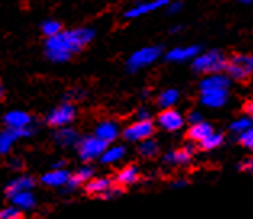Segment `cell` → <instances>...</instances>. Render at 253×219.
<instances>
[{
    "label": "cell",
    "mask_w": 253,
    "mask_h": 219,
    "mask_svg": "<svg viewBox=\"0 0 253 219\" xmlns=\"http://www.w3.org/2000/svg\"><path fill=\"white\" fill-rule=\"evenodd\" d=\"M8 166L13 169V171H20V169H23V160L21 158H10Z\"/></svg>",
    "instance_id": "cell-36"
},
{
    "label": "cell",
    "mask_w": 253,
    "mask_h": 219,
    "mask_svg": "<svg viewBox=\"0 0 253 219\" xmlns=\"http://www.w3.org/2000/svg\"><path fill=\"white\" fill-rule=\"evenodd\" d=\"M123 193H125V190H123V187H120V185H112L108 188V190H105L102 195H100V198L102 200H115V198H118V197H121Z\"/></svg>",
    "instance_id": "cell-32"
},
{
    "label": "cell",
    "mask_w": 253,
    "mask_h": 219,
    "mask_svg": "<svg viewBox=\"0 0 253 219\" xmlns=\"http://www.w3.org/2000/svg\"><path fill=\"white\" fill-rule=\"evenodd\" d=\"M34 185H36V179L33 176H28V174L16 176L15 179H11L8 184L5 185V195H7V198H10L20 192L33 190Z\"/></svg>",
    "instance_id": "cell-13"
},
{
    "label": "cell",
    "mask_w": 253,
    "mask_h": 219,
    "mask_svg": "<svg viewBox=\"0 0 253 219\" xmlns=\"http://www.w3.org/2000/svg\"><path fill=\"white\" fill-rule=\"evenodd\" d=\"M140 179V169L135 164H129V166L123 168L121 171L116 174V185L120 187H127V185H134L135 182H139Z\"/></svg>",
    "instance_id": "cell-18"
},
{
    "label": "cell",
    "mask_w": 253,
    "mask_h": 219,
    "mask_svg": "<svg viewBox=\"0 0 253 219\" xmlns=\"http://www.w3.org/2000/svg\"><path fill=\"white\" fill-rule=\"evenodd\" d=\"M76 147H78L81 160L85 161V163H90V161L97 160V158L100 160L102 153L105 151V148L108 147V145L105 144L103 141H100V139H97L95 136H87V137L79 139Z\"/></svg>",
    "instance_id": "cell-5"
},
{
    "label": "cell",
    "mask_w": 253,
    "mask_h": 219,
    "mask_svg": "<svg viewBox=\"0 0 253 219\" xmlns=\"http://www.w3.org/2000/svg\"><path fill=\"white\" fill-rule=\"evenodd\" d=\"M70 171L68 169H52V171L45 173L44 176L41 178L42 184L47 185V187H52V188H63L66 185L68 179H70Z\"/></svg>",
    "instance_id": "cell-17"
},
{
    "label": "cell",
    "mask_w": 253,
    "mask_h": 219,
    "mask_svg": "<svg viewBox=\"0 0 253 219\" xmlns=\"http://www.w3.org/2000/svg\"><path fill=\"white\" fill-rule=\"evenodd\" d=\"M200 121H203V116H202L200 111H192L189 114V123L190 124H197V123H200Z\"/></svg>",
    "instance_id": "cell-37"
},
{
    "label": "cell",
    "mask_w": 253,
    "mask_h": 219,
    "mask_svg": "<svg viewBox=\"0 0 253 219\" xmlns=\"http://www.w3.org/2000/svg\"><path fill=\"white\" fill-rule=\"evenodd\" d=\"M95 37V31L92 28H76L70 31H61L53 37L45 40V57L53 63H65L71 60L83 48L90 44Z\"/></svg>",
    "instance_id": "cell-1"
},
{
    "label": "cell",
    "mask_w": 253,
    "mask_h": 219,
    "mask_svg": "<svg viewBox=\"0 0 253 219\" xmlns=\"http://www.w3.org/2000/svg\"><path fill=\"white\" fill-rule=\"evenodd\" d=\"M169 3V0H149V2H140L135 7L129 8L125 16L127 20H134V18H140L145 15H150L153 11H157L158 8H163Z\"/></svg>",
    "instance_id": "cell-11"
},
{
    "label": "cell",
    "mask_w": 253,
    "mask_h": 219,
    "mask_svg": "<svg viewBox=\"0 0 253 219\" xmlns=\"http://www.w3.org/2000/svg\"><path fill=\"white\" fill-rule=\"evenodd\" d=\"M244 108H245V113H247V116H250V114L253 113V105H252V102H247Z\"/></svg>",
    "instance_id": "cell-40"
},
{
    "label": "cell",
    "mask_w": 253,
    "mask_h": 219,
    "mask_svg": "<svg viewBox=\"0 0 253 219\" xmlns=\"http://www.w3.org/2000/svg\"><path fill=\"white\" fill-rule=\"evenodd\" d=\"M247 129H252V119L249 116H240L231 123V131L236 132V134H240Z\"/></svg>",
    "instance_id": "cell-30"
},
{
    "label": "cell",
    "mask_w": 253,
    "mask_h": 219,
    "mask_svg": "<svg viewBox=\"0 0 253 219\" xmlns=\"http://www.w3.org/2000/svg\"><path fill=\"white\" fill-rule=\"evenodd\" d=\"M211 132H213V126L210 123H205V121H200V123H197V124H190L189 139H190V141L200 144L203 139L208 137Z\"/></svg>",
    "instance_id": "cell-23"
},
{
    "label": "cell",
    "mask_w": 253,
    "mask_h": 219,
    "mask_svg": "<svg viewBox=\"0 0 253 219\" xmlns=\"http://www.w3.org/2000/svg\"><path fill=\"white\" fill-rule=\"evenodd\" d=\"M200 95H202V103L207 108H221L226 105L229 92H208Z\"/></svg>",
    "instance_id": "cell-25"
},
{
    "label": "cell",
    "mask_w": 253,
    "mask_h": 219,
    "mask_svg": "<svg viewBox=\"0 0 253 219\" xmlns=\"http://www.w3.org/2000/svg\"><path fill=\"white\" fill-rule=\"evenodd\" d=\"M53 139L60 147H71V145H76L81 137H79L76 129L66 126V127H58L57 132L53 134Z\"/></svg>",
    "instance_id": "cell-20"
},
{
    "label": "cell",
    "mask_w": 253,
    "mask_h": 219,
    "mask_svg": "<svg viewBox=\"0 0 253 219\" xmlns=\"http://www.w3.org/2000/svg\"><path fill=\"white\" fill-rule=\"evenodd\" d=\"M162 52H163V48L160 45H149V47L139 48V50H135L131 57L127 58V62H126L127 71L137 73L140 70L147 68V66L153 65L160 58Z\"/></svg>",
    "instance_id": "cell-4"
},
{
    "label": "cell",
    "mask_w": 253,
    "mask_h": 219,
    "mask_svg": "<svg viewBox=\"0 0 253 219\" xmlns=\"http://www.w3.org/2000/svg\"><path fill=\"white\" fill-rule=\"evenodd\" d=\"M3 123L7 129L11 131H23L26 127H31L33 124V118L31 114L26 111H21V110H11L3 116Z\"/></svg>",
    "instance_id": "cell-10"
},
{
    "label": "cell",
    "mask_w": 253,
    "mask_h": 219,
    "mask_svg": "<svg viewBox=\"0 0 253 219\" xmlns=\"http://www.w3.org/2000/svg\"><path fill=\"white\" fill-rule=\"evenodd\" d=\"M179 94L177 89H166L163 92H160L157 97V105L162 108V110H169V108H174L176 103L179 102Z\"/></svg>",
    "instance_id": "cell-22"
},
{
    "label": "cell",
    "mask_w": 253,
    "mask_h": 219,
    "mask_svg": "<svg viewBox=\"0 0 253 219\" xmlns=\"http://www.w3.org/2000/svg\"><path fill=\"white\" fill-rule=\"evenodd\" d=\"M227 58L219 50L199 53L192 60V70L199 74H219L226 70Z\"/></svg>",
    "instance_id": "cell-2"
},
{
    "label": "cell",
    "mask_w": 253,
    "mask_h": 219,
    "mask_svg": "<svg viewBox=\"0 0 253 219\" xmlns=\"http://www.w3.org/2000/svg\"><path fill=\"white\" fill-rule=\"evenodd\" d=\"M95 176V171L94 168L90 166V164H84L83 168H79L76 174L70 176V179H68L66 185L63 187L66 192H75L76 188H79L81 185H84L85 182H89L90 179H94Z\"/></svg>",
    "instance_id": "cell-15"
},
{
    "label": "cell",
    "mask_w": 253,
    "mask_h": 219,
    "mask_svg": "<svg viewBox=\"0 0 253 219\" xmlns=\"http://www.w3.org/2000/svg\"><path fill=\"white\" fill-rule=\"evenodd\" d=\"M125 156H126V148L123 145H112V147L105 148V151L100 156V161L103 164H113L123 160Z\"/></svg>",
    "instance_id": "cell-24"
},
{
    "label": "cell",
    "mask_w": 253,
    "mask_h": 219,
    "mask_svg": "<svg viewBox=\"0 0 253 219\" xmlns=\"http://www.w3.org/2000/svg\"><path fill=\"white\" fill-rule=\"evenodd\" d=\"M0 219H24V213L15 206H7L0 210Z\"/></svg>",
    "instance_id": "cell-31"
},
{
    "label": "cell",
    "mask_w": 253,
    "mask_h": 219,
    "mask_svg": "<svg viewBox=\"0 0 253 219\" xmlns=\"http://www.w3.org/2000/svg\"><path fill=\"white\" fill-rule=\"evenodd\" d=\"M18 139L20 137H18L15 131L7 129V127L3 131H0V155H8Z\"/></svg>",
    "instance_id": "cell-26"
},
{
    "label": "cell",
    "mask_w": 253,
    "mask_h": 219,
    "mask_svg": "<svg viewBox=\"0 0 253 219\" xmlns=\"http://www.w3.org/2000/svg\"><path fill=\"white\" fill-rule=\"evenodd\" d=\"M189 184V181L186 179H176L174 182H171V187L172 188H182V187H187Z\"/></svg>",
    "instance_id": "cell-39"
},
{
    "label": "cell",
    "mask_w": 253,
    "mask_h": 219,
    "mask_svg": "<svg viewBox=\"0 0 253 219\" xmlns=\"http://www.w3.org/2000/svg\"><path fill=\"white\" fill-rule=\"evenodd\" d=\"M236 2H240V3H252V0H236Z\"/></svg>",
    "instance_id": "cell-44"
},
{
    "label": "cell",
    "mask_w": 253,
    "mask_h": 219,
    "mask_svg": "<svg viewBox=\"0 0 253 219\" xmlns=\"http://www.w3.org/2000/svg\"><path fill=\"white\" fill-rule=\"evenodd\" d=\"M158 144L153 141V139H147V141H142L139 144V153L140 156H144V158H153V156H157L158 155Z\"/></svg>",
    "instance_id": "cell-27"
},
{
    "label": "cell",
    "mask_w": 253,
    "mask_h": 219,
    "mask_svg": "<svg viewBox=\"0 0 253 219\" xmlns=\"http://www.w3.org/2000/svg\"><path fill=\"white\" fill-rule=\"evenodd\" d=\"M135 121H152V113L149 108H139L135 111Z\"/></svg>",
    "instance_id": "cell-34"
},
{
    "label": "cell",
    "mask_w": 253,
    "mask_h": 219,
    "mask_svg": "<svg viewBox=\"0 0 253 219\" xmlns=\"http://www.w3.org/2000/svg\"><path fill=\"white\" fill-rule=\"evenodd\" d=\"M181 29H182V26H176V28H172V29H171V34H177V33H181Z\"/></svg>",
    "instance_id": "cell-43"
},
{
    "label": "cell",
    "mask_w": 253,
    "mask_h": 219,
    "mask_svg": "<svg viewBox=\"0 0 253 219\" xmlns=\"http://www.w3.org/2000/svg\"><path fill=\"white\" fill-rule=\"evenodd\" d=\"M155 134V124L153 121H134L132 124H129L125 131H123V137L127 142H142L147 139H152Z\"/></svg>",
    "instance_id": "cell-7"
},
{
    "label": "cell",
    "mask_w": 253,
    "mask_h": 219,
    "mask_svg": "<svg viewBox=\"0 0 253 219\" xmlns=\"http://www.w3.org/2000/svg\"><path fill=\"white\" fill-rule=\"evenodd\" d=\"M194 153H195V147L192 144H187L186 147H182L181 150H174V151L166 153L165 163L169 164V166H184V164L190 163Z\"/></svg>",
    "instance_id": "cell-16"
},
{
    "label": "cell",
    "mask_w": 253,
    "mask_h": 219,
    "mask_svg": "<svg viewBox=\"0 0 253 219\" xmlns=\"http://www.w3.org/2000/svg\"><path fill=\"white\" fill-rule=\"evenodd\" d=\"M3 95H5V87H3V84L2 81H0V100L3 99Z\"/></svg>",
    "instance_id": "cell-42"
},
{
    "label": "cell",
    "mask_w": 253,
    "mask_h": 219,
    "mask_svg": "<svg viewBox=\"0 0 253 219\" xmlns=\"http://www.w3.org/2000/svg\"><path fill=\"white\" fill-rule=\"evenodd\" d=\"M227 77L232 79V81H249L252 73H253V57L247 53H239L234 55L226 63V70Z\"/></svg>",
    "instance_id": "cell-3"
},
{
    "label": "cell",
    "mask_w": 253,
    "mask_h": 219,
    "mask_svg": "<svg viewBox=\"0 0 253 219\" xmlns=\"http://www.w3.org/2000/svg\"><path fill=\"white\" fill-rule=\"evenodd\" d=\"M202 52L200 45H187V47H174L166 53V60L171 63H184L192 60Z\"/></svg>",
    "instance_id": "cell-14"
},
{
    "label": "cell",
    "mask_w": 253,
    "mask_h": 219,
    "mask_svg": "<svg viewBox=\"0 0 253 219\" xmlns=\"http://www.w3.org/2000/svg\"><path fill=\"white\" fill-rule=\"evenodd\" d=\"M229 87H231V79L224 76L223 73H219V74H208L200 82V94L229 92Z\"/></svg>",
    "instance_id": "cell-8"
},
{
    "label": "cell",
    "mask_w": 253,
    "mask_h": 219,
    "mask_svg": "<svg viewBox=\"0 0 253 219\" xmlns=\"http://www.w3.org/2000/svg\"><path fill=\"white\" fill-rule=\"evenodd\" d=\"M94 136L97 139H100V141H103L107 145L112 144L120 137V124L113 119H105L102 123L97 124Z\"/></svg>",
    "instance_id": "cell-12"
},
{
    "label": "cell",
    "mask_w": 253,
    "mask_h": 219,
    "mask_svg": "<svg viewBox=\"0 0 253 219\" xmlns=\"http://www.w3.org/2000/svg\"><path fill=\"white\" fill-rule=\"evenodd\" d=\"M65 166H66V163H65V161H57V163H53V164H52V168H53V169H63Z\"/></svg>",
    "instance_id": "cell-41"
},
{
    "label": "cell",
    "mask_w": 253,
    "mask_h": 219,
    "mask_svg": "<svg viewBox=\"0 0 253 219\" xmlns=\"http://www.w3.org/2000/svg\"><path fill=\"white\" fill-rule=\"evenodd\" d=\"M11 202V206H15V208L21 210L23 213L24 211H31L36 208V205H38V198L33 193V190H28V192H20L16 193V195L10 197L8 198Z\"/></svg>",
    "instance_id": "cell-19"
},
{
    "label": "cell",
    "mask_w": 253,
    "mask_h": 219,
    "mask_svg": "<svg viewBox=\"0 0 253 219\" xmlns=\"http://www.w3.org/2000/svg\"><path fill=\"white\" fill-rule=\"evenodd\" d=\"M76 118V107L71 102H63L61 105L52 108L47 114V124L52 127H66Z\"/></svg>",
    "instance_id": "cell-6"
},
{
    "label": "cell",
    "mask_w": 253,
    "mask_h": 219,
    "mask_svg": "<svg viewBox=\"0 0 253 219\" xmlns=\"http://www.w3.org/2000/svg\"><path fill=\"white\" fill-rule=\"evenodd\" d=\"M239 169H240V171H252V169H253V161L250 160V158H249V160H244L242 163L239 164Z\"/></svg>",
    "instance_id": "cell-38"
},
{
    "label": "cell",
    "mask_w": 253,
    "mask_h": 219,
    "mask_svg": "<svg viewBox=\"0 0 253 219\" xmlns=\"http://www.w3.org/2000/svg\"><path fill=\"white\" fill-rule=\"evenodd\" d=\"M41 31L48 39V37H53V36H57L58 33L63 31V29H61V23L60 21H57V20H45L44 23H42Z\"/></svg>",
    "instance_id": "cell-29"
},
{
    "label": "cell",
    "mask_w": 253,
    "mask_h": 219,
    "mask_svg": "<svg viewBox=\"0 0 253 219\" xmlns=\"http://www.w3.org/2000/svg\"><path fill=\"white\" fill-rule=\"evenodd\" d=\"M113 185V181L110 178H94L90 179L89 182H85V192L87 195L92 197H100L105 190H108L110 187Z\"/></svg>",
    "instance_id": "cell-21"
},
{
    "label": "cell",
    "mask_w": 253,
    "mask_h": 219,
    "mask_svg": "<svg viewBox=\"0 0 253 219\" xmlns=\"http://www.w3.org/2000/svg\"><path fill=\"white\" fill-rule=\"evenodd\" d=\"M239 142L245 148H253V129H247L239 134Z\"/></svg>",
    "instance_id": "cell-33"
},
{
    "label": "cell",
    "mask_w": 253,
    "mask_h": 219,
    "mask_svg": "<svg viewBox=\"0 0 253 219\" xmlns=\"http://www.w3.org/2000/svg\"><path fill=\"white\" fill-rule=\"evenodd\" d=\"M182 7H184V5H182V2H179V0H174V2H171V0H169V3L166 5V10H168L169 15H172V13L176 15V13H179V11L182 10Z\"/></svg>",
    "instance_id": "cell-35"
},
{
    "label": "cell",
    "mask_w": 253,
    "mask_h": 219,
    "mask_svg": "<svg viewBox=\"0 0 253 219\" xmlns=\"http://www.w3.org/2000/svg\"><path fill=\"white\" fill-rule=\"evenodd\" d=\"M157 123L165 131H168V132H177L179 129H182V126H184V116L177 111V110H174V108L162 110V113L158 114Z\"/></svg>",
    "instance_id": "cell-9"
},
{
    "label": "cell",
    "mask_w": 253,
    "mask_h": 219,
    "mask_svg": "<svg viewBox=\"0 0 253 219\" xmlns=\"http://www.w3.org/2000/svg\"><path fill=\"white\" fill-rule=\"evenodd\" d=\"M224 142V139H223V134H219V132H211L208 137H205L203 141L200 142V147L203 150H214V148H218L221 144Z\"/></svg>",
    "instance_id": "cell-28"
}]
</instances>
